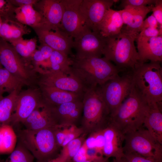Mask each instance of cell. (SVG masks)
I'll use <instances>...</instances> for the list:
<instances>
[{"mask_svg":"<svg viewBox=\"0 0 162 162\" xmlns=\"http://www.w3.org/2000/svg\"><path fill=\"white\" fill-rule=\"evenodd\" d=\"M123 25L119 11L110 8L106 11L101 22L99 32L105 38L116 35L121 32Z\"/></svg>","mask_w":162,"mask_h":162,"instance_id":"cell-24","label":"cell"},{"mask_svg":"<svg viewBox=\"0 0 162 162\" xmlns=\"http://www.w3.org/2000/svg\"><path fill=\"white\" fill-rule=\"evenodd\" d=\"M12 4L19 6L18 7L27 5H34L38 1L35 0H15L10 1Z\"/></svg>","mask_w":162,"mask_h":162,"instance_id":"cell-45","label":"cell"},{"mask_svg":"<svg viewBox=\"0 0 162 162\" xmlns=\"http://www.w3.org/2000/svg\"><path fill=\"white\" fill-rule=\"evenodd\" d=\"M152 14L157 20L159 26H162V0H156L152 8Z\"/></svg>","mask_w":162,"mask_h":162,"instance_id":"cell-41","label":"cell"},{"mask_svg":"<svg viewBox=\"0 0 162 162\" xmlns=\"http://www.w3.org/2000/svg\"><path fill=\"white\" fill-rule=\"evenodd\" d=\"M37 41L34 38L27 40L22 38L10 44L20 56L27 58L32 56L36 50Z\"/></svg>","mask_w":162,"mask_h":162,"instance_id":"cell-31","label":"cell"},{"mask_svg":"<svg viewBox=\"0 0 162 162\" xmlns=\"http://www.w3.org/2000/svg\"><path fill=\"white\" fill-rule=\"evenodd\" d=\"M38 93L28 89L19 93L9 124L13 126L23 122L42 102Z\"/></svg>","mask_w":162,"mask_h":162,"instance_id":"cell-14","label":"cell"},{"mask_svg":"<svg viewBox=\"0 0 162 162\" xmlns=\"http://www.w3.org/2000/svg\"><path fill=\"white\" fill-rule=\"evenodd\" d=\"M101 86L100 91L109 112L113 115L128 96L133 86V70L123 72Z\"/></svg>","mask_w":162,"mask_h":162,"instance_id":"cell-8","label":"cell"},{"mask_svg":"<svg viewBox=\"0 0 162 162\" xmlns=\"http://www.w3.org/2000/svg\"><path fill=\"white\" fill-rule=\"evenodd\" d=\"M108 158L101 156L93 159L88 160L83 162H109Z\"/></svg>","mask_w":162,"mask_h":162,"instance_id":"cell-46","label":"cell"},{"mask_svg":"<svg viewBox=\"0 0 162 162\" xmlns=\"http://www.w3.org/2000/svg\"><path fill=\"white\" fill-rule=\"evenodd\" d=\"M158 24L154 16L152 14L143 21L141 27L140 32L148 28H157Z\"/></svg>","mask_w":162,"mask_h":162,"instance_id":"cell-44","label":"cell"},{"mask_svg":"<svg viewBox=\"0 0 162 162\" xmlns=\"http://www.w3.org/2000/svg\"><path fill=\"white\" fill-rule=\"evenodd\" d=\"M148 105L133 86L128 96L116 112L110 116V123L124 135L143 126Z\"/></svg>","mask_w":162,"mask_h":162,"instance_id":"cell-3","label":"cell"},{"mask_svg":"<svg viewBox=\"0 0 162 162\" xmlns=\"http://www.w3.org/2000/svg\"><path fill=\"white\" fill-rule=\"evenodd\" d=\"M147 104L148 108L143 126L152 136L162 144V106L155 103Z\"/></svg>","mask_w":162,"mask_h":162,"instance_id":"cell-23","label":"cell"},{"mask_svg":"<svg viewBox=\"0 0 162 162\" xmlns=\"http://www.w3.org/2000/svg\"><path fill=\"white\" fill-rule=\"evenodd\" d=\"M33 28L40 43L46 44L53 50L67 56L70 54L73 47V38L59 29L53 30L44 25H41Z\"/></svg>","mask_w":162,"mask_h":162,"instance_id":"cell-13","label":"cell"},{"mask_svg":"<svg viewBox=\"0 0 162 162\" xmlns=\"http://www.w3.org/2000/svg\"><path fill=\"white\" fill-rule=\"evenodd\" d=\"M2 161L0 160V162H1Z\"/></svg>","mask_w":162,"mask_h":162,"instance_id":"cell-52","label":"cell"},{"mask_svg":"<svg viewBox=\"0 0 162 162\" xmlns=\"http://www.w3.org/2000/svg\"><path fill=\"white\" fill-rule=\"evenodd\" d=\"M154 5L142 7L128 6L119 10L124 26L127 30L133 33H139L144 19L147 15L152 11Z\"/></svg>","mask_w":162,"mask_h":162,"instance_id":"cell-21","label":"cell"},{"mask_svg":"<svg viewBox=\"0 0 162 162\" xmlns=\"http://www.w3.org/2000/svg\"><path fill=\"white\" fill-rule=\"evenodd\" d=\"M156 0H122L120 6L123 9L126 7H142L154 5Z\"/></svg>","mask_w":162,"mask_h":162,"instance_id":"cell-37","label":"cell"},{"mask_svg":"<svg viewBox=\"0 0 162 162\" xmlns=\"http://www.w3.org/2000/svg\"><path fill=\"white\" fill-rule=\"evenodd\" d=\"M124 153L137 154L154 162H162V144L143 126L125 135Z\"/></svg>","mask_w":162,"mask_h":162,"instance_id":"cell-7","label":"cell"},{"mask_svg":"<svg viewBox=\"0 0 162 162\" xmlns=\"http://www.w3.org/2000/svg\"><path fill=\"white\" fill-rule=\"evenodd\" d=\"M74 38L73 48L76 51L75 58L100 57L103 55L105 38L99 32H92L83 25Z\"/></svg>","mask_w":162,"mask_h":162,"instance_id":"cell-9","label":"cell"},{"mask_svg":"<svg viewBox=\"0 0 162 162\" xmlns=\"http://www.w3.org/2000/svg\"><path fill=\"white\" fill-rule=\"evenodd\" d=\"M135 41L137 45L139 63L162 61V36L150 38L138 39Z\"/></svg>","mask_w":162,"mask_h":162,"instance_id":"cell-19","label":"cell"},{"mask_svg":"<svg viewBox=\"0 0 162 162\" xmlns=\"http://www.w3.org/2000/svg\"><path fill=\"white\" fill-rule=\"evenodd\" d=\"M88 148L85 142L80 148L73 158L71 161L73 162H83L87 160V151Z\"/></svg>","mask_w":162,"mask_h":162,"instance_id":"cell-42","label":"cell"},{"mask_svg":"<svg viewBox=\"0 0 162 162\" xmlns=\"http://www.w3.org/2000/svg\"><path fill=\"white\" fill-rule=\"evenodd\" d=\"M139 34L131 32L123 26L119 34L105 38L104 57L123 71L133 70L139 63L134 45Z\"/></svg>","mask_w":162,"mask_h":162,"instance_id":"cell-2","label":"cell"},{"mask_svg":"<svg viewBox=\"0 0 162 162\" xmlns=\"http://www.w3.org/2000/svg\"><path fill=\"white\" fill-rule=\"evenodd\" d=\"M114 3V0H82L79 10L83 25L92 32H99L104 15Z\"/></svg>","mask_w":162,"mask_h":162,"instance_id":"cell-10","label":"cell"},{"mask_svg":"<svg viewBox=\"0 0 162 162\" xmlns=\"http://www.w3.org/2000/svg\"><path fill=\"white\" fill-rule=\"evenodd\" d=\"M40 85L42 102L50 107L55 106L64 103L83 99V96L78 94L53 87Z\"/></svg>","mask_w":162,"mask_h":162,"instance_id":"cell-22","label":"cell"},{"mask_svg":"<svg viewBox=\"0 0 162 162\" xmlns=\"http://www.w3.org/2000/svg\"><path fill=\"white\" fill-rule=\"evenodd\" d=\"M53 128L38 130L25 128L19 130L16 134L19 141L37 161L46 162L53 158L60 147L56 141Z\"/></svg>","mask_w":162,"mask_h":162,"instance_id":"cell-6","label":"cell"},{"mask_svg":"<svg viewBox=\"0 0 162 162\" xmlns=\"http://www.w3.org/2000/svg\"><path fill=\"white\" fill-rule=\"evenodd\" d=\"M104 144L103 154L109 158L113 157L115 159L123 158L124 154L123 150V143L125 135L117 128L109 123L104 129Z\"/></svg>","mask_w":162,"mask_h":162,"instance_id":"cell-16","label":"cell"},{"mask_svg":"<svg viewBox=\"0 0 162 162\" xmlns=\"http://www.w3.org/2000/svg\"><path fill=\"white\" fill-rule=\"evenodd\" d=\"M71 58L70 74L77 78L87 88L101 86L124 71L104 57Z\"/></svg>","mask_w":162,"mask_h":162,"instance_id":"cell-1","label":"cell"},{"mask_svg":"<svg viewBox=\"0 0 162 162\" xmlns=\"http://www.w3.org/2000/svg\"><path fill=\"white\" fill-rule=\"evenodd\" d=\"M30 32L26 26L12 19L2 20L0 37L10 43L22 38L24 34Z\"/></svg>","mask_w":162,"mask_h":162,"instance_id":"cell-25","label":"cell"},{"mask_svg":"<svg viewBox=\"0 0 162 162\" xmlns=\"http://www.w3.org/2000/svg\"><path fill=\"white\" fill-rule=\"evenodd\" d=\"M81 1L82 0H61L63 11L59 29L73 38L83 25L79 10Z\"/></svg>","mask_w":162,"mask_h":162,"instance_id":"cell-15","label":"cell"},{"mask_svg":"<svg viewBox=\"0 0 162 162\" xmlns=\"http://www.w3.org/2000/svg\"><path fill=\"white\" fill-rule=\"evenodd\" d=\"M33 5H27L16 8L14 13L16 20L24 25L30 26L32 28L43 23L40 14L35 10Z\"/></svg>","mask_w":162,"mask_h":162,"instance_id":"cell-26","label":"cell"},{"mask_svg":"<svg viewBox=\"0 0 162 162\" xmlns=\"http://www.w3.org/2000/svg\"><path fill=\"white\" fill-rule=\"evenodd\" d=\"M0 17H1V16H0Z\"/></svg>","mask_w":162,"mask_h":162,"instance_id":"cell-53","label":"cell"},{"mask_svg":"<svg viewBox=\"0 0 162 162\" xmlns=\"http://www.w3.org/2000/svg\"><path fill=\"white\" fill-rule=\"evenodd\" d=\"M22 124L26 129L32 130L53 128L58 124L50 107L42 102L37 106Z\"/></svg>","mask_w":162,"mask_h":162,"instance_id":"cell-17","label":"cell"},{"mask_svg":"<svg viewBox=\"0 0 162 162\" xmlns=\"http://www.w3.org/2000/svg\"><path fill=\"white\" fill-rule=\"evenodd\" d=\"M81 128L83 134L105 128L110 123L109 112L100 93L99 86L88 88L82 99Z\"/></svg>","mask_w":162,"mask_h":162,"instance_id":"cell-5","label":"cell"},{"mask_svg":"<svg viewBox=\"0 0 162 162\" xmlns=\"http://www.w3.org/2000/svg\"><path fill=\"white\" fill-rule=\"evenodd\" d=\"M19 92L15 90L6 97H0V126L9 124Z\"/></svg>","mask_w":162,"mask_h":162,"instance_id":"cell-29","label":"cell"},{"mask_svg":"<svg viewBox=\"0 0 162 162\" xmlns=\"http://www.w3.org/2000/svg\"><path fill=\"white\" fill-rule=\"evenodd\" d=\"M38 11L43 20L41 25L53 30L60 26L63 11L61 0H44L38 3Z\"/></svg>","mask_w":162,"mask_h":162,"instance_id":"cell-18","label":"cell"},{"mask_svg":"<svg viewBox=\"0 0 162 162\" xmlns=\"http://www.w3.org/2000/svg\"><path fill=\"white\" fill-rule=\"evenodd\" d=\"M20 56L10 43L0 37L1 65L26 84L30 78V74Z\"/></svg>","mask_w":162,"mask_h":162,"instance_id":"cell-12","label":"cell"},{"mask_svg":"<svg viewBox=\"0 0 162 162\" xmlns=\"http://www.w3.org/2000/svg\"><path fill=\"white\" fill-rule=\"evenodd\" d=\"M40 44L38 50H36L32 56L34 61L39 64L48 60L53 51L46 44L42 43Z\"/></svg>","mask_w":162,"mask_h":162,"instance_id":"cell-35","label":"cell"},{"mask_svg":"<svg viewBox=\"0 0 162 162\" xmlns=\"http://www.w3.org/2000/svg\"><path fill=\"white\" fill-rule=\"evenodd\" d=\"M159 36L158 29L148 28L143 29L139 33L136 39H140L150 38Z\"/></svg>","mask_w":162,"mask_h":162,"instance_id":"cell-40","label":"cell"},{"mask_svg":"<svg viewBox=\"0 0 162 162\" xmlns=\"http://www.w3.org/2000/svg\"><path fill=\"white\" fill-rule=\"evenodd\" d=\"M34 158L30 152L19 141L6 160L1 162H34Z\"/></svg>","mask_w":162,"mask_h":162,"instance_id":"cell-33","label":"cell"},{"mask_svg":"<svg viewBox=\"0 0 162 162\" xmlns=\"http://www.w3.org/2000/svg\"><path fill=\"white\" fill-rule=\"evenodd\" d=\"M160 63H139L133 70V80L134 87L146 103H155L162 106Z\"/></svg>","mask_w":162,"mask_h":162,"instance_id":"cell-4","label":"cell"},{"mask_svg":"<svg viewBox=\"0 0 162 162\" xmlns=\"http://www.w3.org/2000/svg\"><path fill=\"white\" fill-rule=\"evenodd\" d=\"M46 162H67L60 155H58L56 158H52Z\"/></svg>","mask_w":162,"mask_h":162,"instance_id":"cell-47","label":"cell"},{"mask_svg":"<svg viewBox=\"0 0 162 162\" xmlns=\"http://www.w3.org/2000/svg\"><path fill=\"white\" fill-rule=\"evenodd\" d=\"M24 84H26L20 79L5 68H0V97L5 92L19 91Z\"/></svg>","mask_w":162,"mask_h":162,"instance_id":"cell-30","label":"cell"},{"mask_svg":"<svg viewBox=\"0 0 162 162\" xmlns=\"http://www.w3.org/2000/svg\"><path fill=\"white\" fill-rule=\"evenodd\" d=\"M1 67H1V64H0V68H1Z\"/></svg>","mask_w":162,"mask_h":162,"instance_id":"cell-50","label":"cell"},{"mask_svg":"<svg viewBox=\"0 0 162 162\" xmlns=\"http://www.w3.org/2000/svg\"><path fill=\"white\" fill-rule=\"evenodd\" d=\"M75 125L74 124H58L53 128L56 141L60 147H62L65 138Z\"/></svg>","mask_w":162,"mask_h":162,"instance_id":"cell-36","label":"cell"},{"mask_svg":"<svg viewBox=\"0 0 162 162\" xmlns=\"http://www.w3.org/2000/svg\"><path fill=\"white\" fill-rule=\"evenodd\" d=\"M123 158L127 162H154L139 155L133 153H124Z\"/></svg>","mask_w":162,"mask_h":162,"instance_id":"cell-43","label":"cell"},{"mask_svg":"<svg viewBox=\"0 0 162 162\" xmlns=\"http://www.w3.org/2000/svg\"><path fill=\"white\" fill-rule=\"evenodd\" d=\"M84 134V131L82 128H78L76 125L70 132L64 140L62 147L65 146L71 141L77 138Z\"/></svg>","mask_w":162,"mask_h":162,"instance_id":"cell-39","label":"cell"},{"mask_svg":"<svg viewBox=\"0 0 162 162\" xmlns=\"http://www.w3.org/2000/svg\"><path fill=\"white\" fill-rule=\"evenodd\" d=\"M40 73V85L53 87L82 96L88 89L79 79L72 74L50 70H43Z\"/></svg>","mask_w":162,"mask_h":162,"instance_id":"cell-11","label":"cell"},{"mask_svg":"<svg viewBox=\"0 0 162 162\" xmlns=\"http://www.w3.org/2000/svg\"><path fill=\"white\" fill-rule=\"evenodd\" d=\"M17 137L9 124L0 126V154H10L15 149Z\"/></svg>","mask_w":162,"mask_h":162,"instance_id":"cell-27","label":"cell"},{"mask_svg":"<svg viewBox=\"0 0 162 162\" xmlns=\"http://www.w3.org/2000/svg\"><path fill=\"white\" fill-rule=\"evenodd\" d=\"M36 162H40L37 161Z\"/></svg>","mask_w":162,"mask_h":162,"instance_id":"cell-51","label":"cell"},{"mask_svg":"<svg viewBox=\"0 0 162 162\" xmlns=\"http://www.w3.org/2000/svg\"><path fill=\"white\" fill-rule=\"evenodd\" d=\"M112 162H127V161L123 158H122L119 159L114 158Z\"/></svg>","mask_w":162,"mask_h":162,"instance_id":"cell-48","label":"cell"},{"mask_svg":"<svg viewBox=\"0 0 162 162\" xmlns=\"http://www.w3.org/2000/svg\"><path fill=\"white\" fill-rule=\"evenodd\" d=\"M2 17H0V28H1V25H2Z\"/></svg>","mask_w":162,"mask_h":162,"instance_id":"cell-49","label":"cell"},{"mask_svg":"<svg viewBox=\"0 0 162 162\" xmlns=\"http://www.w3.org/2000/svg\"><path fill=\"white\" fill-rule=\"evenodd\" d=\"M85 135L82 134L62 147L59 155L67 162H71L73 158L84 142L86 140Z\"/></svg>","mask_w":162,"mask_h":162,"instance_id":"cell-32","label":"cell"},{"mask_svg":"<svg viewBox=\"0 0 162 162\" xmlns=\"http://www.w3.org/2000/svg\"><path fill=\"white\" fill-rule=\"evenodd\" d=\"M49 70L60 71L67 74L70 73V68L72 63L71 58L68 56L60 52L53 50L49 59L46 60Z\"/></svg>","mask_w":162,"mask_h":162,"instance_id":"cell-28","label":"cell"},{"mask_svg":"<svg viewBox=\"0 0 162 162\" xmlns=\"http://www.w3.org/2000/svg\"><path fill=\"white\" fill-rule=\"evenodd\" d=\"M104 129L95 131L89 134L84 141L88 148H95L103 154L104 144Z\"/></svg>","mask_w":162,"mask_h":162,"instance_id":"cell-34","label":"cell"},{"mask_svg":"<svg viewBox=\"0 0 162 162\" xmlns=\"http://www.w3.org/2000/svg\"><path fill=\"white\" fill-rule=\"evenodd\" d=\"M49 107L58 124H75L82 112V99Z\"/></svg>","mask_w":162,"mask_h":162,"instance_id":"cell-20","label":"cell"},{"mask_svg":"<svg viewBox=\"0 0 162 162\" xmlns=\"http://www.w3.org/2000/svg\"><path fill=\"white\" fill-rule=\"evenodd\" d=\"M13 5L10 1L0 0V16L5 19H12L10 18V14L13 11H14Z\"/></svg>","mask_w":162,"mask_h":162,"instance_id":"cell-38","label":"cell"}]
</instances>
